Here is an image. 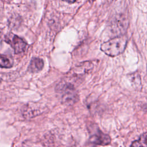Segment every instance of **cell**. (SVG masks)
I'll return each instance as SVG.
<instances>
[{
  "mask_svg": "<svg viewBox=\"0 0 147 147\" xmlns=\"http://www.w3.org/2000/svg\"><path fill=\"white\" fill-rule=\"evenodd\" d=\"M127 22L125 18L121 16H117L111 24V29L114 33L121 34L127 29Z\"/></svg>",
  "mask_w": 147,
  "mask_h": 147,
  "instance_id": "277c9868",
  "label": "cell"
},
{
  "mask_svg": "<svg viewBox=\"0 0 147 147\" xmlns=\"http://www.w3.org/2000/svg\"><path fill=\"white\" fill-rule=\"evenodd\" d=\"M5 41L13 48L16 54L24 51L27 47V44L22 38L12 33L8 34L5 37Z\"/></svg>",
  "mask_w": 147,
  "mask_h": 147,
  "instance_id": "3957f363",
  "label": "cell"
},
{
  "mask_svg": "<svg viewBox=\"0 0 147 147\" xmlns=\"http://www.w3.org/2000/svg\"><path fill=\"white\" fill-rule=\"evenodd\" d=\"M90 2H93V1H95V0H90Z\"/></svg>",
  "mask_w": 147,
  "mask_h": 147,
  "instance_id": "8fae6325",
  "label": "cell"
},
{
  "mask_svg": "<svg viewBox=\"0 0 147 147\" xmlns=\"http://www.w3.org/2000/svg\"><path fill=\"white\" fill-rule=\"evenodd\" d=\"M44 67V61L40 58H33L28 67V70L32 73H35L41 71Z\"/></svg>",
  "mask_w": 147,
  "mask_h": 147,
  "instance_id": "8992f818",
  "label": "cell"
},
{
  "mask_svg": "<svg viewBox=\"0 0 147 147\" xmlns=\"http://www.w3.org/2000/svg\"><path fill=\"white\" fill-rule=\"evenodd\" d=\"M57 87L58 90L62 93L61 99L64 104L72 106L79 100V95L73 84L65 82L60 83Z\"/></svg>",
  "mask_w": 147,
  "mask_h": 147,
  "instance_id": "7a4b0ae2",
  "label": "cell"
},
{
  "mask_svg": "<svg viewBox=\"0 0 147 147\" xmlns=\"http://www.w3.org/2000/svg\"><path fill=\"white\" fill-rule=\"evenodd\" d=\"M13 65V61L7 56L0 55V68H9Z\"/></svg>",
  "mask_w": 147,
  "mask_h": 147,
  "instance_id": "52a82bcc",
  "label": "cell"
},
{
  "mask_svg": "<svg viewBox=\"0 0 147 147\" xmlns=\"http://www.w3.org/2000/svg\"><path fill=\"white\" fill-rule=\"evenodd\" d=\"M127 44V38L125 36H120L113 38L102 44L100 49L107 55L114 57L123 52Z\"/></svg>",
  "mask_w": 147,
  "mask_h": 147,
  "instance_id": "6da1fadb",
  "label": "cell"
},
{
  "mask_svg": "<svg viewBox=\"0 0 147 147\" xmlns=\"http://www.w3.org/2000/svg\"><path fill=\"white\" fill-rule=\"evenodd\" d=\"M91 142L99 145H107L111 142V138L109 135H107L99 130L92 134L90 137Z\"/></svg>",
  "mask_w": 147,
  "mask_h": 147,
  "instance_id": "5b68a950",
  "label": "cell"
},
{
  "mask_svg": "<svg viewBox=\"0 0 147 147\" xmlns=\"http://www.w3.org/2000/svg\"><path fill=\"white\" fill-rule=\"evenodd\" d=\"M130 78L133 85L136 88H140L141 85V79L139 75L137 74H133L130 75Z\"/></svg>",
  "mask_w": 147,
  "mask_h": 147,
  "instance_id": "9c48e42d",
  "label": "cell"
},
{
  "mask_svg": "<svg viewBox=\"0 0 147 147\" xmlns=\"http://www.w3.org/2000/svg\"><path fill=\"white\" fill-rule=\"evenodd\" d=\"M131 146H147V132L142 134L140 138L133 142Z\"/></svg>",
  "mask_w": 147,
  "mask_h": 147,
  "instance_id": "ba28073f",
  "label": "cell"
},
{
  "mask_svg": "<svg viewBox=\"0 0 147 147\" xmlns=\"http://www.w3.org/2000/svg\"><path fill=\"white\" fill-rule=\"evenodd\" d=\"M63 1H66L67 2H69V3H74V2H75L76 1H78L79 0H63Z\"/></svg>",
  "mask_w": 147,
  "mask_h": 147,
  "instance_id": "30bf717a",
  "label": "cell"
}]
</instances>
